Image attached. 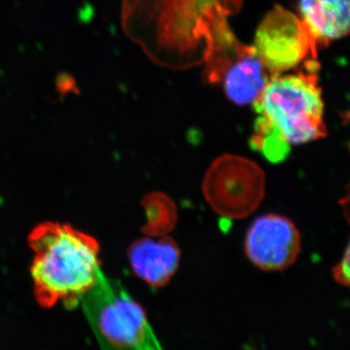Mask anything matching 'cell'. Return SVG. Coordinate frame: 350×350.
I'll return each instance as SVG.
<instances>
[{"mask_svg":"<svg viewBox=\"0 0 350 350\" xmlns=\"http://www.w3.org/2000/svg\"><path fill=\"white\" fill-rule=\"evenodd\" d=\"M254 49L271 75L317 57V44L298 16L275 6L258 27Z\"/></svg>","mask_w":350,"mask_h":350,"instance_id":"5","label":"cell"},{"mask_svg":"<svg viewBox=\"0 0 350 350\" xmlns=\"http://www.w3.org/2000/svg\"><path fill=\"white\" fill-rule=\"evenodd\" d=\"M29 243L36 253L31 275L38 303L45 308L79 304L101 271L96 239L70 226L45 223L32 231Z\"/></svg>","mask_w":350,"mask_h":350,"instance_id":"2","label":"cell"},{"mask_svg":"<svg viewBox=\"0 0 350 350\" xmlns=\"http://www.w3.org/2000/svg\"><path fill=\"white\" fill-rule=\"evenodd\" d=\"M334 275L335 280L340 283H349V250L345 251V257L342 258V262L338 264L334 269Z\"/></svg>","mask_w":350,"mask_h":350,"instance_id":"10","label":"cell"},{"mask_svg":"<svg viewBox=\"0 0 350 350\" xmlns=\"http://www.w3.org/2000/svg\"><path fill=\"white\" fill-rule=\"evenodd\" d=\"M244 248L248 259L257 268L266 271H283L298 258L300 232L284 216L266 214L251 224Z\"/></svg>","mask_w":350,"mask_h":350,"instance_id":"6","label":"cell"},{"mask_svg":"<svg viewBox=\"0 0 350 350\" xmlns=\"http://www.w3.org/2000/svg\"><path fill=\"white\" fill-rule=\"evenodd\" d=\"M350 0H299L300 19L317 46L328 45L349 31Z\"/></svg>","mask_w":350,"mask_h":350,"instance_id":"9","label":"cell"},{"mask_svg":"<svg viewBox=\"0 0 350 350\" xmlns=\"http://www.w3.org/2000/svg\"><path fill=\"white\" fill-rule=\"evenodd\" d=\"M133 271L154 287H163L172 280L180 264V250L170 238L144 239L130 251Z\"/></svg>","mask_w":350,"mask_h":350,"instance_id":"8","label":"cell"},{"mask_svg":"<svg viewBox=\"0 0 350 350\" xmlns=\"http://www.w3.org/2000/svg\"><path fill=\"white\" fill-rule=\"evenodd\" d=\"M202 191L209 206L221 217L245 218L264 199V172L244 157L221 156L207 170Z\"/></svg>","mask_w":350,"mask_h":350,"instance_id":"4","label":"cell"},{"mask_svg":"<svg viewBox=\"0 0 350 350\" xmlns=\"http://www.w3.org/2000/svg\"><path fill=\"white\" fill-rule=\"evenodd\" d=\"M79 304L101 350H165L142 306L103 271Z\"/></svg>","mask_w":350,"mask_h":350,"instance_id":"3","label":"cell"},{"mask_svg":"<svg viewBox=\"0 0 350 350\" xmlns=\"http://www.w3.org/2000/svg\"><path fill=\"white\" fill-rule=\"evenodd\" d=\"M317 69L319 64L310 59L305 70L271 75L253 103L258 118L250 144L269 162L284 161L294 145L326 137Z\"/></svg>","mask_w":350,"mask_h":350,"instance_id":"1","label":"cell"},{"mask_svg":"<svg viewBox=\"0 0 350 350\" xmlns=\"http://www.w3.org/2000/svg\"><path fill=\"white\" fill-rule=\"evenodd\" d=\"M211 75L222 82L228 98L239 105H253L268 84L271 73L253 46L236 44L234 56H226V63Z\"/></svg>","mask_w":350,"mask_h":350,"instance_id":"7","label":"cell"}]
</instances>
